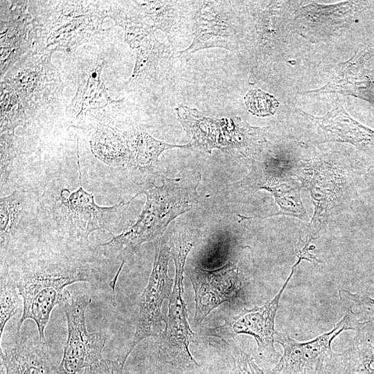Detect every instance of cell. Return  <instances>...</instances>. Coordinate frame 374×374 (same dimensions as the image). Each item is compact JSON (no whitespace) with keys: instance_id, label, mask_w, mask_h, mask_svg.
<instances>
[{"instance_id":"obj_8","label":"cell","mask_w":374,"mask_h":374,"mask_svg":"<svg viewBox=\"0 0 374 374\" xmlns=\"http://www.w3.org/2000/svg\"><path fill=\"white\" fill-rule=\"evenodd\" d=\"M171 256V247L166 238L157 239L152 269L148 282L139 300V311L136 319V329L123 353L117 359L123 365L132 350L145 339L158 337L163 330L165 317L161 306L166 299H169L173 285L168 276V266Z\"/></svg>"},{"instance_id":"obj_18","label":"cell","mask_w":374,"mask_h":374,"mask_svg":"<svg viewBox=\"0 0 374 374\" xmlns=\"http://www.w3.org/2000/svg\"><path fill=\"white\" fill-rule=\"evenodd\" d=\"M352 345L344 351L345 374H374V321L360 323Z\"/></svg>"},{"instance_id":"obj_4","label":"cell","mask_w":374,"mask_h":374,"mask_svg":"<svg viewBox=\"0 0 374 374\" xmlns=\"http://www.w3.org/2000/svg\"><path fill=\"white\" fill-rule=\"evenodd\" d=\"M192 236L182 233L172 238L171 257L175 262V277L168 299V313L159 335L160 344L145 359V369L141 374H193L200 367L189 350L194 332L188 321L184 299V266L194 246Z\"/></svg>"},{"instance_id":"obj_7","label":"cell","mask_w":374,"mask_h":374,"mask_svg":"<svg viewBox=\"0 0 374 374\" xmlns=\"http://www.w3.org/2000/svg\"><path fill=\"white\" fill-rule=\"evenodd\" d=\"M51 54L29 53L7 71L4 82L17 93L23 106L33 114L57 104L63 86Z\"/></svg>"},{"instance_id":"obj_3","label":"cell","mask_w":374,"mask_h":374,"mask_svg":"<svg viewBox=\"0 0 374 374\" xmlns=\"http://www.w3.org/2000/svg\"><path fill=\"white\" fill-rule=\"evenodd\" d=\"M134 199L101 206L95 202L93 195L82 186L71 191L62 182L53 181L39 198L38 215L46 229L72 241L87 243L89 236L96 231L112 235L118 230L122 232L123 218Z\"/></svg>"},{"instance_id":"obj_20","label":"cell","mask_w":374,"mask_h":374,"mask_svg":"<svg viewBox=\"0 0 374 374\" xmlns=\"http://www.w3.org/2000/svg\"><path fill=\"white\" fill-rule=\"evenodd\" d=\"M125 138L130 153L128 164L141 169L154 166L157 163L159 155L166 150L190 146V144L177 145L158 141L141 129L133 130Z\"/></svg>"},{"instance_id":"obj_9","label":"cell","mask_w":374,"mask_h":374,"mask_svg":"<svg viewBox=\"0 0 374 374\" xmlns=\"http://www.w3.org/2000/svg\"><path fill=\"white\" fill-rule=\"evenodd\" d=\"M91 302L88 294L73 296L67 290L64 291L62 303L68 335L55 374H76L103 359L108 335L104 332L87 331L85 312Z\"/></svg>"},{"instance_id":"obj_26","label":"cell","mask_w":374,"mask_h":374,"mask_svg":"<svg viewBox=\"0 0 374 374\" xmlns=\"http://www.w3.org/2000/svg\"><path fill=\"white\" fill-rule=\"evenodd\" d=\"M0 337L2 340L6 324L15 314L19 305L18 289L4 271H1Z\"/></svg>"},{"instance_id":"obj_12","label":"cell","mask_w":374,"mask_h":374,"mask_svg":"<svg viewBox=\"0 0 374 374\" xmlns=\"http://www.w3.org/2000/svg\"><path fill=\"white\" fill-rule=\"evenodd\" d=\"M105 60L100 53H93L86 64L80 65L78 84L74 98L66 108L70 122L74 126L103 123V109L118 101L109 96L102 79Z\"/></svg>"},{"instance_id":"obj_15","label":"cell","mask_w":374,"mask_h":374,"mask_svg":"<svg viewBox=\"0 0 374 374\" xmlns=\"http://www.w3.org/2000/svg\"><path fill=\"white\" fill-rule=\"evenodd\" d=\"M33 17L24 2L12 3L1 15V75H4L25 53H31Z\"/></svg>"},{"instance_id":"obj_21","label":"cell","mask_w":374,"mask_h":374,"mask_svg":"<svg viewBox=\"0 0 374 374\" xmlns=\"http://www.w3.org/2000/svg\"><path fill=\"white\" fill-rule=\"evenodd\" d=\"M108 17L124 30L125 39L132 48H136L151 33L153 26L146 21L147 17L137 8H124L118 1L109 2Z\"/></svg>"},{"instance_id":"obj_24","label":"cell","mask_w":374,"mask_h":374,"mask_svg":"<svg viewBox=\"0 0 374 374\" xmlns=\"http://www.w3.org/2000/svg\"><path fill=\"white\" fill-rule=\"evenodd\" d=\"M26 153V143L14 133L1 134V191L8 184L19 158Z\"/></svg>"},{"instance_id":"obj_28","label":"cell","mask_w":374,"mask_h":374,"mask_svg":"<svg viewBox=\"0 0 374 374\" xmlns=\"http://www.w3.org/2000/svg\"><path fill=\"white\" fill-rule=\"evenodd\" d=\"M244 102L249 112L258 116L273 115L279 104L274 96L260 89L249 91L244 96Z\"/></svg>"},{"instance_id":"obj_25","label":"cell","mask_w":374,"mask_h":374,"mask_svg":"<svg viewBox=\"0 0 374 374\" xmlns=\"http://www.w3.org/2000/svg\"><path fill=\"white\" fill-rule=\"evenodd\" d=\"M139 10L153 21V27L161 29L169 37L176 24L175 9L170 1H134Z\"/></svg>"},{"instance_id":"obj_2","label":"cell","mask_w":374,"mask_h":374,"mask_svg":"<svg viewBox=\"0 0 374 374\" xmlns=\"http://www.w3.org/2000/svg\"><path fill=\"white\" fill-rule=\"evenodd\" d=\"M192 176L163 177L161 186L151 181L142 183L133 196L145 195L141 215L132 225L110 240L98 244L101 253L111 260L122 258L125 262L143 243L161 238L172 220L197 206L199 197L196 188L201 178L192 182Z\"/></svg>"},{"instance_id":"obj_5","label":"cell","mask_w":374,"mask_h":374,"mask_svg":"<svg viewBox=\"0 0 374 374\" xmlns=\"http://www.w3.org/2000/svg\"><path fill=\"white\" fill-rule=\"evenodd\" d=\"M85 1H57L42 16L33 19L31 33L33 51L52 54L55 51L72 53L103 30L108 17L109 2Z\"/></svg>"},{"instance_id":"obj_19","label":"cell","mask_w":374,"mask_h":374,"mask_svg":"<svg viewBox=\"0 0 374 374\" xmlns=\"http://www.w3.org/2000/svg\"><path fill=\"white\" fill-rule=\"evenodd\" d=\"M93 154L105 164L114 167L128 164L130 153L124 136L106 124H99L89 141Z\"/></svg>"},{"instance_id":"obj_27","label":"cell","mask_w":374,"mask_h":374,"mask_svg":"<svg viewBox=\"0 0 374 374\" xmlns=\"http://www.w3.org/2000/svg\"><path fill=\"white\" fill-rule=\"evenodd\" d=\"M226 374H265L254 360L236 344L224 341Z\"/></svg>"},{"instance_id":"obj_29","label":"cell","mask_w":374,"mask_h":374,"mask_svg":"<svg viewBox=\"0 0 374 374\" xmlns=\"http://www.w3.org/2000/svg\"><path fill=\"white\" fill-rule=\"evenodd\" d=\"M124 366L117 359L103 358L84 368L81 374H124Z\"/></svg>"},{"instance_id":"obj_1","label":"cell","mask_w":374,"mask_h":374,"mask_svg":"<svg viewBox=\"0 0 374 374\" xmlns=\"http://www.w3.org/2000/svg\"><path fill=\"white\" fill-rule=\"evenodd\" d=\"M114 261L105 257L90 242H74L45 235L8 256L1 262L16 285L23 301V312L17 324L31 319L36 323L39 338L46 341L44 330L53 308L62 303L65 287L86 282L94 287L108 285L114 289L123 267L113 273Z\"/></svg>"},{"instance_id":"obj_30","label":"cell","mask_w":374,"mask_h":374,"mask_svg":"<svg viewBox=\"0 0 374 374\" xmlns=\"http://www.w3.org/2000/svg\"><path fill=\"white\" fill-rule=\"evenodd\" d=\"M339 292V297L342 302L346 303L352 306L357 304L374 307V299L369 296L357 294H352L351 292L345 290H340Z\"/></svg>"},{"instance_id":"obj_17","label":"cell","mask_w":374,"mask_h":374,"mask_svg":"<svg viewBox=\"0 0 374 374\" xmlns=\"http://www.w3.org/2000/svg\"><path fill=\"white\" fill-rule=\"evenodd\" d=\"M135 66L126 84L138 87L154 84L168 66L170 52L164 44L159 42L154 33L135 48Z\"/></svg>"},{"instance_id":"obj_32","label":"cell","mask_w":374,"mask_h":374,"mask_svg":"<svg viewBox=\"0 0 374 374\" xmlns=\"http://www.w3.org/2000/svg\"><path fill=\"white\" fill-rule=\"evenodd\" d=\"M312 239L310 238L306 239V240H303L301 238L299 239V242L296 245V253L298 256V260L301 261L302 260H307L311 262H320L314 256L312 255L309 250V243Z\"/></svg>"},{"instance_id":"obj_31","label":"cell","mask_w":374,"mask_h":374,"mask_svg":"<svg viewBox=\"0 0 374 374\" xmlns=\"http://www.w3.org/2000/svg\"><path fill=\"white\" fill-rule=\"evenodd\" d=\"M353 94L361 98L374 106V83L369 82H364L357 84L353 89Z\"/></svg>"},{"instance_id":"obj_13","label":"cell","mask_w":374,"mask_h":374,"mask_svg":"<svg viewBox=\"0 0 374 374\" xmlns=\"http://www.w3.org/2000/svg\"><path fill=\"white\" fill-rule=\"evenodd\" d=\"M188 275L195 292L196 326L222 303L228 302L231 306L238 299L244 301L243 280L233 265L215 271L195 268Z\"/></svg>"},{"instance_id":"obj_11","label":"cell","mask_w":374,"mask_h":374,"mask_svg":"<svg viewBox=\"0 0 374 374\" xmlns=\"http://www.w3.org/2000/svg\"><path fill=\"white\" fill-rule=\"evenodd\" d=\"M298 265L297 262L293 265L288 278L271 301L260 307L244 308L238 314L226 317L222 325L208 329L206 334L224 341H230L240 334L249 335L256 341L261 361L266 364L277 363L280 355L274 345L276 332L274 329L275 317L283 292Z\"/></svg>"},{"instance_id":"obj_16","label":"cell","mask_w":374,"mask_h":374,"mask_svg":"<svg viewBox=\"0 0 374 374\" xmlns=\"http://www.w3.org/2000/svg\"><path fill=\"white\" fill-rule=\"evenodd\" d=\"M229 17L226 10L220 3L202 4L197 12L195 39L184 53H194L212 46L228 48L226 37L229 35Z\"/></svg>"},{"instance_id":"obj_14","label":"cell","mask_w":374,"mask_h":374,"mask_svg":"<svg viewBox=\"0 0 374 374\" xmlns=\"http://www.w3.org/2000/svg\"><path fill=\"white\" fill-rule=\"evenodd\" d=\"M1 361L6 374H55V364L46 341L15 333L1 344Z\"/></svg>"},{"instance_id":"obj_10","label":"cell","mask_w":374,"mask_h":374,"mask_svg":"<svg viewBox=\"0 0 374 374\" xmlns=\"http://www.w3.org/2000/svg\"><path fill=\"white\" fill-rule=\"evenodd\" d=\"M35 192L16 188L0 199L1 262L17 250L43 238Z\"/></svg>"},{"instance_id":"obj_6","label":"cell","mask_w":374,"mask_h":374,"mask_svg":"<svg viewBox=\"0 0 374 374\" xmlns=\"http://www.w3.org/2000/svg\"><path fill=\"white\" fill-rule=\"evenodd\" d=\"M345 306V314L335 327L312 340L300 342L276 332L274 341L281 345L283 354L269 374H345L344 352H334L331 344L341 332L355 330L360 324L353 306Z\"/></svg>"},{"instance_id":"obj_23","label":"cell","mask_w":374,"mask_h":374,"mask_svg":"<svg viewBox=\"0 0 374 374\" xmlns=\"http://www.w3.org/2000/svg\"><path fill=\"white\" fill-rule=\"evenodd\" d=\"M28 116L17 93L6 82H1V134L14 133L18 126L25 125Z\"/></svg>"},{"instance_id":"obj_22","label":"cell","mask_w":374,"mask_h":374,"mask_svg":"<svg viewBox=\"0 0 374 374\" xmlns=\"http://www.w3.org/2000/svg\"><path fill=\"white\" fill-rule=\"evenodd\" d=\"M291 181L271 177L261 182L259 188L271 193L279 206V211L272 215H285L305 220L306 214L301 200L300 186Z\"/></svg>"}]
</instances>
